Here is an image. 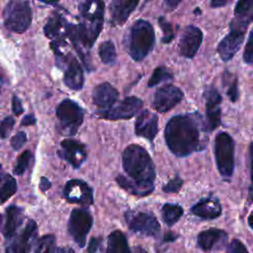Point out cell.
Wrapping results in <instances>:
<instances>
[{
	"label": "cell",
	"mask_w": 253,
	"mask_h": 253,
	"mask_svg": "<svg viewBox=\"0 0 253 253\" xmlns=\"http://www.w3.org/2000/svg\"><path fill=\"white\" fill-rule=\"evenodd\" d=\"M206 129L203 118L197 112L174 116L165 127L166 144L176 156H188L204 148L201 132Z\"/></svg>",
	"instance_id": "7a4b0ae2"
},
{
	"label": "cell",
	"mask_w": 253,
	"mask_h": 253,
	"mask_svg": "<svg viewBox=\"0 0 253 253\" xmlns=\"http://www.w3.org/2000/svg\"><path fill=\"white\" fill-rule=\"evenodd\" d=\"M158 24L163 32V37H162V42L163 43H169L173 39H174V31L171 26V24L164 18L160 17L158 19Z\"/></svg>",
	"instance_id": "d6a6232c"
},
{
	"label": "cell",
	"mask_w": 253,
	"mask_h": 253,
	"mask_svg": "<svg viewBox=\"0 0 253 253\" xmlns=\"http://www.w3.org/2000/svg\"><path fill=\"white\" fill-rule=\"evenodd\" d=\"M14 124H15V120L12 117H7L2 121V123L0 125V137L1 138H6L10 134Z\"/></svg>",
	"instance_id": "d590c367"
},
{
	"label": "cell",
	"mask_w": 253,
	"mask_h": 253,
	"mask_svg": "<svg viewBox=\"0 0 253 253\" xmlns=\"http://www.w3.org/2000/svg\"><path fill=\"white\" fill-rule=\"evenodd\" d=\"M36 123V118L34 115H28L26 116L22 122H21V125L22 126H31V125H34Z\"/></svg>",
	"instance_id": "b9f144b4"
},
{
	"label": "cell",
	"mask_w": 253,
	"mask_h": 253,
	"mask_svg": "<svg viewBox=\"0 0 253 253\" xmlns=\"http://www.w3.org/2000/svg\"><path fill=\"white\" fill-rule=\"evenodd\" d=\"M214 157L220 176L230 180L234 170V141L225 131L218 132L214 138Z\"/></svg>",
	"instance_id": "8992f818"
},
{
	"label": "cell",
	"mask_w": 253,
	"mask_h": 253,
	"mask_svg": "<svg viewBox=\"0 0 253 253\" xmlns=\"http://www.w3.org/2000/svg\"><path fill=\"white\" fill-rule=\"evenodd\" d=\"M204 98L207 108V130L212 131L220 125L221 96L213 86L205 89Z\"/></svg>",
	"instance_id": "4fadbf2b"
},
{
	"label": "cell",
	"mask_w": 253,
	"mask_h": 253,
	"mask_svg": "<svg viewBox=\"0 0 253 253\" xmlns=\"http://www.w3.org/2000/svg\"><path fill=\"white\" fill-rule=\"evenodd\" d=\"M1 219H2V215L0 214V223H1Z\"/></svg>",
	"instance_id": "f5cc1de1"
},
{
	"label": "cell",
	"mask_w": 253,
	"mask_h": 253,
	"mask_svg": "<svg viewBox=\"0 0 253 253\" xmlns=\"http://www.w3.org/2000/svg\"><path fill=\"white\" fill-rule=\"evenodd\" d=\"M227 239L225 231L217 228H210L201 231L198 235V246L204 251H210L223 245Z\"/></svg>",
	"instance_id": "7402d4cb"
},
{
	"label": "cell",
	"mask_w": 253,
	"mask_h": 253,
	"mask_svg": "<svg viewBox=\"0 0 253 253\" xmlns=\"http://www.w3.org/2000/svg\"><path fill=\"white\" fill-rule=\"evenodd\" d=\"M191 211L193 214L203 219H213L221 214L222 208L217 198L207 197L195 204Z\"/></svg>",
	"instance_id": "44dd1931"
},
{
	"label": "cell",
	"mask_w": 253,
	"mask_h": 253,
	"mask_svg": "<svg viewBox=\"0 0 253 253\" xmlns=\"http://www.w3.org/2000/svg\"><path fill=\"white\" fill-rule=\"evenodd\" d=\"M249 158H250V169H251V184L249 187L248 197L251 201H253V141H251L249 145Z\"/></svg>",
	"instance_id": "f35d334b"
},
{
	"label": "cell",
	"mask_w": 253,
	"mask_h": 253,
	"mask_svg": "<svg viewBox=\"0 0 253 253\" xmlns=\"http://www.w3.org/2000/svg\"><path fill=\"white\" fill-rule=\"evenodd\" d=\"M133 253H147V252L145 251V249H143L142 247L138 246V247H135V248H134Z\"/></svg>",
	"instance_id": "681fc988"
},
{
	"label": "cell",
	"mask_w": 253,
	"mask_h": 253,
	"mask_svg": "<svg viewBox=\"0 0 253 253\" xmlns=\"http://www.w3.org/2000/svg\"><path fill=\"white\" fill-rule=\"evenodd\" d=\"M58 155L66 160L73 168H79L86 159L85 146L74 139H64Z\"/></svg>",
	"instance_id": "ac0fdd59"
},
{
	"label": "cell",
	"mask_w": 253,
	"mask_h": 253,
	"mask_svg": "<svg viewBox=\"0 0 253 253\" xmlns=\"http://www.w3.org/2000/svg\"><path fill=\"white\" fill-rule=\"evenodd\" d=\"M243 60L248 64L253 63V29L245 44V48L243 52Z\"/></svg>",
	"instance_id": "836d02e7"
},
{
	"label": "cell",
	"mask_w": 253,
	"mask_h": 253,
	"mask_svg": "<svg viewBox=\"0 0 253 253\" xmlns=\"http://www.w3.org/2000/svg\"><path fill=\"white\" fill-rule=\"evenodd\" d=\"M123 166L128 178L117 177L118 184L130 194L149 195L154 189L155 169L148 152L137 144L127 146L123 153Z\"/></svg>",
	"instance_id": "6da1fadb"
},
{
	"label": "cell",
	"mask_w": 253,
	"mask_h": 253,
	"mask_svg": "<svg viewBox=\"0 0 253 253\" xmlns=\"http://www.w3.org/2000/svg\"><path fill=\"white\" fill-rule=\"evenodd\" d=\"M24 220V211L21 208L12 205L6 210V221L3 228V235L7 239L16 236L18 228Z\"/></svg>",
	"instance_id": "603a6c76"
},
{
	"label": "cell",
	"mask_w": 253,
	"mask_h": 253,
	"mask_svg": "<svg viewBox=\"0 0 253 253\" xmlns=\"http://www.w3.org/2000/svg\"><path fill=\"white\" fill-rule=\"evenodd\" d=\"M223 85L226 88V95L230 99L231 102H236L238 99V78L231 72L225 71L222 75Z\"/></svg>",
	"instance_id": "4316f807"
},
{
	"label": "cell",
	"mask_w": 253,
	"mask_h": 253,
	"mask_svg": "<svg viewBox=\"0 0 253 253\" xmlns=\"http://www.w3.org/2000/svg\"><path fill=\"white\" fill-rule=\"evenodd\" d=\"M137 4V1L131 0L113 1L110 5L112 23L115 25H123L128 18L129 14L134 10Z\"/></svg>",
	"instance_id": "cb8c5ba5"
},
{
	"label": "cell",
	"mask_w": 253,
	"mask_h": 253,
	"mask_svg": "<svg viewBox=\"0 0 253 253\" xmlns=\"http://www.w3.org/2000/svg\"><path fill=\"white\" fill-rule=\"evenodd\" d=\"M172 78H173V74L169 69H167L164 66H159L154 69L151 77L148 80L147 85H148V87H153V86L161 83L162 81L170 80Z\"/></svg>",
	"instance_id": "f546056e"
},
{
	"label": "cell",
	"mask_w": 253,
	"mask_h": 253,
	"mask_svg": "<svg viewBox=\"0 0 253 253\" xmlns=\"http://www.w3.org/2000/svg\"><path fill=\"white\" fill-rule=\"evenodd\" d=\"M134 131L138 136L152 141L158 131L157 116L148 110L142 111L135 121Z\"/></svg>",
	"instance_id": "d6986e66"
},
{
	"label": "cell",
	"mask_w": 253,
	"mask_h": 253,
	"mask_svg": "<svg viewBox=\"0 0 253 253\" xmlns=\"http://www.w3.org/2000/svg\"><path fill=\"white\" fill-rule=\"evenodd\" d=\"M142 101L136 97H126L121 101L115 107H112L109 111L101 114L102 117L109 120H120V119H130L138 113L142 108Z\"/></svg>",
	"instance_id": "e0dca14e"
},
{
	"label": "cell",
	"mask_w": 253,
	"mask_h": 253,
	"mask_svg": "<svg viewBox=\"0 0 253 253\" xmlns=\"http://www.w3.org/2000/svg\"><path fill=\"white\" fill-rule=\"evenodd\" d=\"M227 4V1H222V0H213L211 2V7H214V8H217V7H221V6H224Z\"/></svg>",
	"instance_id": "ee69618b"
},
{
	"label": "cell",
	"mask_w": 253,
	"mask_h": 253,
	"mask_svg": "<svg viewBox=\"0 0 253 253\" xmlns=\"http://www.w3.org/2000/svg\"><path fill=\"white\" fill-rule=\"evenodd\" d=\"M183 91L178 87L174 85H165L155 92L153 108L160 113L168 112L183 99Z\"/></svg>",
	"instance_id": "5bb4252c"
},
{
	"label": "cell",
	"mask_w": 253,
	"mask_h": 253,
	"mask_svg": "<svg viewBox=\"0 0 253 253\" xmlns=\"http://www.w3.org/2000/svg\"><path fill=\"white\" fill-rule=\"evenodd\" d=\"M155 42V34L151 24L144 20L136 21L128 37V53L135 61L145 58L152 50Z\"/></svg>",
	"instance_id": "5b68a950"
},
{
	"label": "cell",
	"mask_w": 253,
	"mask_h": 253,
	"mask_svg": "<svg viewBox=\"0 0 253 253\" xmlns=\"http://www.w3.org/2000/svg\"><path fill=\"white\" fill-rule=\"evenodd\" d=\"M105 5L102 1H84L79 5L81 21L70 29L69 39L74 42L78 52L80 48H90L99 36L104 18Z\"/></svg>",
	"instance_id": "3957f363"
},
{
	"label": "cell",
	"mask_w": 253,
	"mask_h": 253,
	"mask_svg": "<svg viewBox=\"0 0 253 253\" xmlns=\"http://www.w3.org/2000/svg\"><path fill=\"white\" fill-rule=\"evenodd\" d=\"M55 249V238L52 234L42 236L37 243L35 253H53Z\"/></svg>",
	"instance_id": "4dcf8cb0"
},
{
	"label": "cell",
	"mask_w": 253,
	"mask_h": 253,
	"mask_svg": "<svg viewBox=\"0 0 253 253\" xmlns=\"http://www.w3.org/2000/svg\"><path fill=\"white\" fill-rule=\"evenodd\" d=\"M56 117L59 121L60 131L63 134H74L83 122V111L72 100H63L56 107Z\"/></svg>",
	"instance_id": "ba28073f"
},
{
	"label": "cell",
	"mask_w": 253,
	"mask_h": 253,
	"mask_svg": "<svg viewBox=\"0 0 253 253\" xmlns=\"http://www.w3.org/2000/svg\"><path fill=\"white\" fill-rule=\"evenodd\" d=\"M126 219L129 229L136 233L155 237L160 232V224L152 213L128 211L126 213Z\"/></svg>",
	"instance_id": "30bf717a"
},
{
	"label": "cell",
	"mask_w": 253,
	"mask_h": 253,
	"mask_svg": "<svg viewBox=\"0 0 253 253\" xmlns=\"http://www.w3.org/2000/svg\"><path fill=\"white\" fill-rule=\"evenodd\" d=\"M119 93L109 83H102L95 87L92 95L94 105L103 113L109 111L117 101Z\"/></svg>",
	"instance_id": "ffe728a7"
},
{
	"label": "cell",
	"mask_w": 253,
	"mask_h": 253,
	"mask_svg": "<svg viewBox=\"0 0 253 253\" xmlns=\"http://www.w3.org/2000/svg\"><path fill=\"white\" fill-rule=\"evenodd\" d=\"M57 63L64 67V83L72 90H80L84 84L83 69L78 60L71 54H57Z\"/></svg>",
	"instance_id": "8fae6325"
},
{
	"label": "cell",
	"mask_w": 253,
	"mask_h": 253,
	"mask_svg": "<svg viewBox=\"0 0 253 253\" xmlns=\"http://www.w3.org/2000/svg\"><path fill=\"white\" fill-rule=\"evenodd\" d=\"M203 42V32L195 26H187L179 42L180 54L187 58H193L198 52Z\"/></svg>",
	"instance_id": "2e32d148"
},
{
	"label": "cell",
	"mask_w": 253,
	"mask_h": 253,
	"mask_svg": "<svg viewBox=\"0 0 253 253\" xmlns=\"http://www.w3.org/2000/svg\"><path fill=\"white\" fill-rule=\"evenodd\" d=\"M101 242H102L101 238L92 237L89 242V245H88V249H87L88 253H96L101 245Z\"/></svg>",
	"instance_id": "60d3db41"
},
{
	"label": "cell",
	"mask_w": 253,
	"mask_h": 253,
	"mask_svg": "<svg viewBox=\"0 0 253 253\" xmlns=\"http://www.w3.org/2000/svg\"><path fill=\"white\" fill-rule=\"evenodd\" d=\"M32 10L27 1L15 0L7 4L4 10V25L15 33H24L31 25Z\"/></svg>",
	"instance_id": "52a82bcc"
},
{
	"label": "cell",
	"mask_w": 253,
	"mask_h": 253,
	"mask_svg": "<svg viewBox=\"0 0 253 253\" xmlns=\"http://www.w3.org/2000/svg\"><path fill=\"white\" fill-rule=\"evenodd\" d=\"M63 195L65 199L73 204L89 206L93 204L92 189L81 180H70L66 183Z\"/></svg>",
	"instance_id": "9a60e30c"
},
{
	"label": "cell",
	"mask_w": 253,
	"mask_h": 253,
	"mask_svg": "<svg viewBox=\"0 0 253 253\" xmlns=\"http://www.w3.org/2000/svg\"><path fill=\"white\" fill-rule=\"evenodd\" d=\"M176 238H177V236H176L173 232H168V233H166L165 236H164V240L167 241V242L174 241Z\"/></svg>",
	"instance_id": "bcb514c9"
},
{
	"label": "cell",
	"mask_w": 253,
	"mask_h": 253,
	"mask_svg": "<svg viewBox=\"0 0 253 253\" xmlns=\"http://www.w3.org/2000/svg\"><path fill=\"white\" fill-rule=\"evenodd\" d=\"M32 153L29 150L24 151L19 157H18V161L17 164L14 168V174L16 175H22L26 169L29 167L30 161L32 160Z\"/></svg>",
	"instance_id": "1f68e13d"
},
{
	"label": "cell",
	"mask_w": 253,
	"mask_h": 253,
	"mask_svg": "<svg viewBox=\"0 0 253 253\" xmlns=\"http://www.w3.org/2000/svg\"><path fill=\"white\" fill-rule=\"evenodd\" d=\"M248 224H249V226L253 229V211L249 214V216H248Z\"/></svg>",
	"instance_id": "c3c4849f"
},
{
	"label": "cell",
	"mask_w": 253,
	"mask_h": 253,
	"mask_svg": "<svg viewBox=\"0 0 253 253\" xmlns=\"http://www.w3.org/2000/svg\"><path fill=\"white\" fill-rule=\"evenodd\" d=\"M12 109H13V112L16 116H20L24 111L21 100L15 95L12 98Z\"/></svg>",
	"instance_id": "ab89813d"
},
{
	"label": "cell",
	"mask_w": 253,
	"mask_h": 253,
	"mask_svg": "<svg viewBox=\"0 0 253 253\" xmlns=\"http://www.w3.org/2000/svg\"><path fill=\"white\" fill-rule=\"evenodd\" d=\"M197 13H198V14H200V13H201V10H200L199 8H197V9L195 10V14H197Z\"/></svg>",
	"instance_id": "f907efd6"
},
{
	"label": "cell",
	"mask_w": 253,
	"mask_h": 253,
	"mask_svg": "<svg viewBox=\"0 0 253 253\" xmlns=\"http://www.w3.org/2000/svg\"><path fill=\"white\" fill-rule=\"evenodd\" d=\"M227 253H248V250L240 240L233 239L227 247Z\"/></svg>",
	"instance_id": "8d00e7d4"
},
{
	"label": "cell",
	"mask_w": 253,
	"mask_h": 253,
	"mask_svg": "<svg viewBox=\"0 0 253 253\" xmlns=\"http://www.w3.org/2000/svg\"><path fill=\"white\" fill-rule=\"evenodd\" d=\"M56 253H74L71 247H60L56 250Z\"/></svg>",
	"instance_id": "7dc6e473"
},
{
	"label": "cell",
	"mask_w": 253,
	"mask_h": 253,
	"mask_svg": "<svg viewBox=\"0 0 253 253\" xmlns=\"http://www.w3.org/2000/svg\"><path fill=\"white\" fill-rule=\"evenodd\" d=\"M17 191V183L16 180L9 174H6L2 180L0 185V204L5 203L9 200Z\"/></svg>",
	"instance_id": "83f0119b"
},
{
	"label": "cell",
	"mask_w": 253,
	"mask_h": 253,
	"mask_svg": "<svg viewBox=\"0 0 253 253\" xmlns=\"http://www.w3.org/2000/svg\"><path fill=\"white\" fill-rule=\"evenodd\" d=\"M93 224V217L89 211L85 209H74L71 211L68 220V232L74 241L83 247L85 245L86 236Z\"/></svg>",
	"instance_id": "9c48e42d"
},
{
	"label": "cell",
	"mask_w": 253,
	"mask_h": 253,
	"mask_svg": "<svg viewBox=\"0 0 253 253\" xmlns=\"http://www.w3.org/2000/svg\"><path fill=\"white\" fill-rule=\"evenodd\" d=\"M0 86H1V78H0Z\"/></svg>",
	"instance_id": "db71d44e"
},
{
	"label": "cell",
	"mask_w": 253,
	"mask_h": 253,
	"mask_svg": "<svg viewBox=\"0 0 253 253\" xmlns=\"http://www.w3.org/2000/svg\"><path fill=\"white\" fill-rule=\"evenodd\" d=\"M107 253H130L126 237L122 231L115 230L110 233L108 237Z\"/></svg>",
	"instance_id": "d4e9b609"
},
{
	"label": "cell",
	"mask_w": 253,
	"mask_h": 253,
	"mask_svg": "<svg viewBox=\"0 0 253 253\" xmlns=\"http://www.w3.org/2000/svg\"><path fill=\"white\" fill-rule=\"evenodd\" d=\"M38 226L35 220L30 219L24 229L16 235L6 247V253H30L37 238Z\"/></svg>",
	"instance_id": "7c38bea8"
},
{
	"label": "cell",
	"mask_w": 253,
	"mask_h": 253,
	"mask_svg": "<svg viewBox=\"0 0 253 253\" xmlns=\"http://www.w3.org/2000/svg\"><path fill=\"white\" fill-rule=\"evenodd\" d=\"M27 141V135L24 131L17 132L11 139V145L15 150H19Z\"/></svg>",
	"instance_id": "74e56055"
},
{
	"label": "cell",
	"mask_w": 253,
	"mask_h": 253,
	"mask_svg": "<svg viewBox=\"0 0 253 253\" xmlns=\"http://www.w3.org/2000/svg\"><path fill=\"white\" fill-rule=\"evenodd\" d=\"M253 21V0H242L236 3L233 18L229 24L230 32L220 41L217 52L224 61L230 60L239 50L244 41L247 28Z\"/></svg>",
	"instance_id": "277c9868"
},
{
	"label": "cell",
	"mask_w": 253,
	"mask_h": 253,
	"mask_svg": "<svg viewBox=\"0 0 253 253\" xmlns=\"http://www.w3.org/2000/svg\"><path fill=\"white\" fill-rule=\"evenodd\" d=\"M182 186L183 180L179 176H176L173 179H171L167 184H165L162 187V190L166 193H177Z\"/></svg>",
	"instance_id": "e575fe53"
},
{
	"label": "cell",
	"mask_w": 253,
	"mask_h": 253,
	"mask_svg": "<svg viewBox=\"0 0 253 253\" xmlns=\"http://www.w3.org/2000/svg\"><path fill=\"white\" fill-rule=\"evenodd\" d=\"M163 221L168 225H174L183 215L184 210L181 206L176 204H165L161 210Z\"/></svg>",
	"instance_id": "484cf974"
},
{
	"label": "cell",
	"mask_w": 253,
	"mask_h": 253,
	"mask_svg": "<svg viewBox=\"0 0 253 253\" xmlns=\"http://www.w3.org/2000/svg\"><path fill=\"white\" fill-rule=\"evenodd\" d=\"M99 56L106 64H113L117 58V51L114 43L111 41H106L100 44Z\"/></svg>",
	"instance_id": "f1b7e54d"
},
{
	"label": "cell",
	"mask_w": 253,
	"mask_h": 253,
	"mask_svg": "<svg viewBox=\"0 0 253 253\" xmlns=\"http://www.w3.org/2000/svg\"><path fill=\"white\" fill-rule=\"evenodd\" d=\"M2 180V176H1V164H0V182Z\"/></svg>",
	"instance_id": "816d5d0a"
},
{
	"label": "cell",
	"mask_w": 253,
	"mask_h": 253,
	"mask_svg": "<svg viewBox=\"0 0 253 253\" xmlns=\"http://www.w3.org/2000/svg\"><path fill=\"white\" fill-rule=\"evenodd\" d=\"M50 186H51V184H50V182H49L46 178L42 177V178L41 179L40 188H41L42 191H46L48 188H50Z\"/></svg>",
	"instance_id": "7bdbcfd3"
},
{
	"label": "cell",
	"mask_w": 253,
	"mask_h": 253,
	"mask_svg": "<svg viewBox=\"0 0 253 253\" xmlns=\"http://www.w3.org/2000/svg\"><path fill=\"white\" fill-rule=\"evenodd\" d=\"M179 3H180L179 0H178V1H174V0H167V1H165L166 6H167L168 8H170V9H174Z\"/></svg>",
	"instance_id": "f6af8a7d"
}]
</instances>
